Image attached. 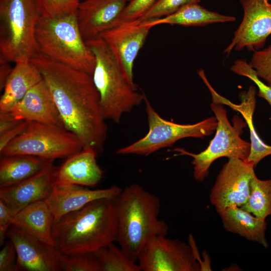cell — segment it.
I'll use <instances>...</instances> for the list:
<instances>
[{
  "instance_id": "obj_1",
  "label": "cell",
  "mask_w": 271,
  "mask_h": 271,
  "mask_svg": "<svg viewBox=\"0 0 271 271\" xmlns=\"http://www.w3.org/2000/svg\"><path fill=\"white\" fill-rule=\"evenodd\" d=\"M30 62L40 71L65 128L78 138L82 149L102 152L107 126L92 75L39 52Z\"/></svg>"
},
{
  "instance_id": "obj_2",
  "label": "cell",
  "mask_w": 271,
  "mask_h": 271,
  "mask_svg": "<svg viewBox=\"0 0 271 271\" xmlns=\"http://www.w3.org/2000/svg\"><path fill=\"white\" fill-rule=\"evenodd\" d=\"M116 198L95 200L55 221L52 237L56 249L67 255L93 252L116 242Z\"/></svg>"
},
{
  "instance_id": "obj_3",
  "label": "cell",
  "mask_w": 271,
  "mask_h": 271,
  "mask_svg": "<svg viewBox=\"0 0 271 271\" xmlns=\"http://www.w3.org/2000/svg\"><path fill=\"white\" fill-rule=\"evenodd\" d=\"M115 206L116 242L126 254L136 262L150 239L168 234V224L159 218L160 199L134 183L122 190L116 198Z\"/></svg>"
},
{
  "instance_id": "obj_4",
  "label": "cell",
  "mask_w": 271,
  "mask_h": 271,
  "mask_svg": "<svg viewBox=\"0 0 271 271\" xmlns=\"http://www.w3.org/2000/svg\"><path fill=\"white\" fill-rule=\"evenodd\" d=\"M86 43L95 59L92 77L99 94L103 115L105 119L118 123L123 114L144 101L145 94L140 93L136 84L128 79L102 38Z\"/></svg>"
},
{
  "instance_id": "obj_5",
  "label": "cell",
  "mask_w": 271,
  "mask_h": 271,
  "mask_svg": "<svg viewBox=\"0 0 271 271\" xmlns=\"http://www.w3.org/2000/svg\"><path fill=\"white\" fill-rule=\"evenodd\" d=\"M39 52L92 75L95 57L83 39L75 13L40 17L36 31Z\"/></svg>"
},
{
  "instance_id": "obj_6",
  "label": "cell",
  "mask_w": 271,
  "mask_h": 271,
  "mask_svg": "<svg viewBox=\"0 0 271 271\" xmlns=\"http://www.w3.org/2000/svg\"><path fill=\"white\" fill-rule=\"evenodd\" d=\"M40 16L34 0H0V61L30 62L39 52Z\"/></svg>"
},
{
  "instance_id": "obj_7",
  "label": "cell",
  "mask_w": 271,
  "mask_h": 271,
  "mask_svg": "<svg viewBox=\"0 0 271 271\" xmlns=\"http://www.w3.org/2000/svg\"><path fill=\"white\" fill-rule=\"evenodd\" d=\"M210 108L217 119V125L215 134L207 148L198 154L180 148L173 150L178 153L177 156L192 158L193 176L198 181H202L208 177L211 164L218 158L227 157L246 160L250 151V143L241 138L243 128L247 126L245 120L235 115L231 124L223 104L212 102Z\"/></svg>"
},
{
  "instance_id": "obj_8",
  "label": "cell",
  "mask_w": 271,
  "mask_h": 271,
  "mask_svg": "<svg viewBox=\"0 0 271 271\" xmlns=\"http://www.w3.org/2000/svg\"><path fill=\"white\" fill-rule=\"evenodd\" d=\"M82 150L78 138L65 128L29 122L26 129L0 152L2 156L28 155L53 161Z\"/></svg>"
},
{
  "instance_id": "obj_9",
  "label": "cell",
  "mask_w": 271,
  "mask_h": 271,
  "mask_svg": "<svg viewBox=\"0 0 271 271\" xmlns=\"http://www.w3.org/2000/svg\"><path fill=\"white\" fill-rule=\"evenodd\" d=\"M146 111L149 125L148 132L142 139L116 152L118 155L148 156L163 148L172 146L186 138H202L215 131L217 121L211 116L194 124H179L162 118L145 95Z\"/></svg>"
},
{
  "instance_id": "obj_10",
  "label": "cell",
  "mask_w": 271,
  "mask_h": 271,
  "mask_svg": "<svg viewBox=\"0 0 271 271\" xmlns=\"http://www.w3.org/2000/svg\"><path fill=\"white\" fill-rule=\"evenodd\" d=\"M137 260L143 271H199L197 261L190 244L157 236L150 239L140 252Z\"/></svg>"
},
{
  "instance_id": "obj_11",
  "label": "cell",
  "mask_w": 271,
  "mask_h": 271,
  "mask_svg": "<svg viewBox=\"0 0 271 271\" xmlns=\"http://www.w3.org/2000/svg\"><path fill=\"white\" fill-rule=\"evenodd\" d=\"M251 162L238 158L228 159L223 166L210 194L217 212L228 207H241L250 194V184L255 175Z\"/></svg>"
},
{
  "instance_id": "obj_12",
  "label": "cell",
  "mask_w": 271,
  "mask_h": 271,
  "mask_svg": "<svg viewBox=\"0 0 271 271\" xmlns=\"http://www.w3.org/2000/svg\"><path fill=\"white\" fill-rule=\"evenodd\" d=\"M243 11L241 22L223 52L246 48L253 52L262 49L271 35V3L268 0H240Z\"/></svg>"
},
{
  "instance_id": "obj_13",
  "label": "cell",
  "mask_w": 271,
  "mask_h": 271,
  "mask_svg": "<svg viewBox=\"0 0 271 271\" xmlns=\"http://www.w3.org/2000/svg\"><path fill=\"white\" fill-rule=\"evenodd\" d=\"M7 238L13 243L17 253L16 271H60L61 253L24 229L12 225Z\"/></svg>"
},
{
  "instance_id": "obj_14",
  "label": "cell",
  "mask_w": 271,
  "mask_h": 271,
  "mask_svg": "<svg viewBox=\"0 0 271 271\" xmlns=\"http://www.w3.org/2000/svg\"><path fill=\"white\" fill-rule=\"evenodd\" d=\"M127 0H83L76 11L77 22L85 41L96 39L122 22Z\"/></svg>"
},
{
  "instance_id": "obj_15",
  "label": "cell",
  "mask_w": 271,
  "mask_h": 271,
  "mask_svg": "<svg viewBox=\"0 0 271 271\" xmlns=\"http://www.w3.org/2000/svg\"><path fill=\"white\" fill-rule=\"evenodd\" d=\"M151 29L138 20L123 21L100 36L110 47L132 83L134 62Z\"/></svg>"
},
{
  "instance_id": "obj_16",
  "label": "cell",
  "mask_w": 271,
  "mask_h": 271,
  "mask_svg": "<svg viewBox=\"0 0 271 271\" xmlns=\"http://www.w3.org/2000/svg\"><path fill=\"white\" fill-rule=\"evenodd\" d=\"M122 190L115 185L94 190L74 184L54 183L45 201L52 212L55 222L64 215L79 210L95 200L116 198Z\"/></svg>"
},
{
  "instance_id": "obj_17",
  "label": "cell",
  "mask_w": 271,
  "mask_h": 271,
  "mask_svg": "<svg viewBox=\"0 0 271 271\" xmlns=\"http://www.w3.org/2000/svg\"><path fill=\"white\" fill-rule=\"evenodd\" d=\"M57 168L50 162L41 171L12 186L0 189V200L16 215L33 203L45 200L54 184Z\"/></svg>"
},
{
  "instance_id": "obj_18",
  "label": "cell",
  "mask_w": 271,
  "mask_h": 271,
  "mask_svg": "<svg viewBox=\"0 0 271 271\" xmlns=\"http://www.w3.org/2000/svg\"><path fill=\"white\" fill-rule=\"evenodd\" d=\"M10 112L20 120L65 128L52 95L43 79L33 87Z\"/></svg>"
},
{
  "instance_id": "obj_19",
  "label": "cell",
  "mask_w": 271,
  "mask_h": 271,
  "mask_svg": "<svg viewBox=\"0 0 271 271\" xmlns=\"http://www.w3.org/2000/svg\"><path fill=\"white\" fill-rule=\"evenodd\" d=\"M97 154L93 149H83L67 158L57 168L54 183L95 187L102 179L103 173L97 163Z\"/></svg>"
},
{
  "instance_id": "obj_20",
  "label": "cell",
  "mask_w": 271,
  "mask_h": 271,
  "mask_svg": "<svg viewBox=\"0 0 271 271\" xmlns=\"http://www.w3.org/2000/svg\"><path fill=\"white\" fill-rule=\"evenodd\" d=\"M211 95L212 102H215L229 106L238 111L245 120L250 133V151L247 161L252 163L255 167L264 158L271 155V146L264 143L259 137L253 123V114L256 106V88L250 86L247 92L241 96L239 104L232 103L228 99L218 94L212 87L205 75L201 77Z\"/></svg>"
},
{
  "instance_id": "obj_21",
  "label": "cell",
  "mask_w": 271,
  "mask_h": 271,
  "mask_svg": "<svg viewBox=\"0 0 271 271\" xmlns=\"http://www.w3.org/2000/svg\"><path fill=\"white\" fill-rule=\"evenodd\" d=\"M0 99V112H10L35 85L43 80L38 68L32 62L15 63Z\"/></svg>"
},
{
  "instance_id": "obj_22",
  "label": "cell",
  "mask_w": 271,
  "mask_h": 271,
  "mask_svg": "<svg viewBox=\"0 0 271 271\" xmlns=\"http://www.w3.org/2000/svg\"><path fill=\"white\" fill-rule=\"evenodd\" d=\"M54 217L45 200L26 206L15 215L13 224L20 227L41 241L54 246L52 237Z\"/></svg>"
},
{
  "instance_id": "obj_23",
  "label": "cell",
  "mask_w": 271,
  "mask_h": 271,
  "mask_svg": "<svg viewBox=\"0 0 271 271\" xmlns=\"http://www.w3.org/2000/svg\"><path fill=\"white\" fill-rule=\"evenodd\" d=\"M217 212L227 231L258 242L264 247L268 246L265 219L257 218L238 206L228 207Z\"/></svg>"
},
{
  "instance_id": "obj_24",
  "label": "cell",
  "mask_w": 271,
  "mask_h": 271,
  "mask_svg": "<svg viewBox=\"0 0 271 271\" xmlns=\"http://www.w3.org/2000/svg\"><path fill=\"white\" fill-rule=\"evenodd\" d=\"M235 19L234 17L211 11L199 4H194L170 15L141 23L151 28L162 24L200 27L213 23L233 22Z\"/></svg>"
},
{
  "instance_id": "obj_25",
  "label": "cell",
  "mask_w": 271,
  "mask_h": 271,
  "mask_svg": "<svg viewBox=\"0 0 271 271\" xmlns=\"http://www.w3.org/2000/svg\"><path fill=\"white\" fill-rule=\"evenodd\" d=\"M51 161L28 155H1L0 189L31 177L41 171Z\"/></svg>"
},
{
  "instance_id": "obj_26",
  "label": "cell",
  "mask_w": 271,
  "mask_h": 271,
  "mask_svg": "<svg viewBox=\"0 0 271 271\" xmlns=\"http://www.w3.org/2000/svg\"><path fill=\"white\" fill-rule=\"evenodd\" d=\"M240 207L261 219L271 215V179L261 180L255 175L250 182L249 197Z\"/></svg>"
},
{
  "instance_id": "obj_27",
  "label": "cell",
  "mask_w": 271,
  "mask_h": 271,
  "mask_svg": "<svg viewBox=\"0 0 271 271\" xmlns=\"http://www.w3.org/2000/svg\"><path fill=\"white\" fill-rule=\"evenodd\" d=\"M114 243L93 252L100 271H141L139 264Z\"/></svg>"
},
{
  "instance_id": "obj_28",
  "label": "cell",
  "mask_w": 271,
  "mask_h": 271,
  "mask_svg": "<svg viewBox=\"0 0 271 271\" xmlns=\"http://www.w3.org/2000/svg\"><path fill=\"white\" fill-rule=\"evenodd\" d=\"M60 266L62 271H100L93 252L70 255L61 253Z\"/></svg>"
},
{
  "instance_id": "obj_29",
  "label": "cell",
  "mask_w": 271,
  "mask_h": 271,
  "mask_svg": "<svg viewBox=\"0 0 271 271\" xmlns=\"http://www.w3.org/2000/svg\"><path fill=\"white\" fill-rule=\"evenodd\" d=\"M201 0H158L139 19L141 22L161 18L172 14L188 5L199 4Z\"/></svg>"
},
{
  "instance_id": "obj_30",
  "label": "cell",
  "mask_w": 271,
  "mask_h": 271,
  "mask_svg": "<svg viewBox=\"0 0 271 271\" xmlns=\"http://www.w3.org/2000/svg\"><path fill=\"white\" fill-rule=\"evenodd\" d=\"M41 17H55L75 13L78 0H34Z\"/></svg>"
},
{
  "instance_id": "obj_31",
  "label": "cell",
  "mask_w": 271,
  "mask_h": 271,
  "mask_svg": "<svg viewBox=\"0 0 271 271\" xmlns=\"http://www.w3.org/2000/svg\"><path fill=\"white\" fill-rule=\"evenodd\" d=\"M230 70L238 75L245 76L252 81L258 88L256 94L264 99L271 106V87L258 78L254 69L245 60H236L231 66Z\"/></svg>"
},
{
  "instance_id": "obj_32",
  "label": "cell",
  "mask_w": 271,
  "mask_h": 271,
  "mask_svg": "<svg viewBox=\"0 0 271 271\" xmlns=\"http://www.w3.org/2000/svg\"><path fill=\"white\" fill-rule=\"evenodd\" d=\"M249 64L258 78L271 87V44L253 52Z\"/></svg>"
},
{
  "instance_id": "obj_33",
  "label": "cell",
  "mask_w": 271,
  "mask_h": 271,
  "mask_svg": "<svg viewBox=\"0 0 271 271\" xmlns=\"http://www.w3.org/2000/svg\"><path fill=\"white\" fill-rule=\"evenodd\" d=\"M158 0H131L128 2L122 14L123 21L135 20L141 18Z\"/></svg>"
},
{
  "instance_id": "obj_34",
  "label": "cell",
  "mask_w": 271,
  "mask_h": 271,
  "mask_svg": "<svg viewBox=\"0 0 271 271\" xmlns=\"http://www.w3.org/2000/svg\"><path fill=\"white\" fill-rule=\"evenodd\" d=\"M17 253L10 240L6 241L0 251V271H16Z\"/></svg>"
},
{
  "instance_id": "obj_35",
  "label": "cell",
  "mask_w": 271,
  "mask_h": 271,
  "mask_svg": "<svg viewBox=\"0 0 271 271\" xmlns=\"http://www.w3.org/2000/svg\"><path fill=\"white\" fill-rule=\"evenodd\" d=\"M15 214L12 210L0 200V246L6 242L7 232L13 225Z\"/></svg>"
},
{
  "instance_id": "obj_36",
  "label": "cell",
  "mask_w": 271,
  "mask_h": 271,
  "mask_svg": "<svg viewBox=\"0 0 271 271\" xmlns=\"http://www.w3.org/2000/svg\"><path fill=\"white\" fill-rule=\"evenodd\" d=\"M28 122L27 121L22 120L14 127L0 135V152L26 129Z\"/></svg>"
},
{
  "instance_id": "obj_37",
  "label": "cell",
  "mask_w": 271,
  "mask_h": 271,
  "mask_svg": "<svg viewBox=\"0 0 271 271\" xmlns=\"http://www.w3.org/2000/svg\"><path fill=\"white\" fill-rule=\"evenodd\" d=\"M22 121L16 118L10 112H0V135L14 127Z\"/></svg>"
},
{
  "instance_id": "obj_38",
  "label": "cell",
  "mask_w": 271,
  "mask_h": 271,
  "mask_svg": "<svg viewBox=\"0 0 271 271\" xmlns=\"http://www.w3.org/2000/svg\"><path fill=\"white\" fill-rule=\"evenodd\" d=\"M9 62L0 61V89L3 90L6 83L11 74L13 68L9 65Z\"/></svg>"
},
{
  "instance_id": "obj_39",
  "label": "cell",
  "mask_w": 271,
  "mask_h": 271,
  "mask_svg": "<svg viewBox=\"0 0 271 271\" xmlns=\"http://www.w3.org/2000/svg\"><path fill=\"white\" fill-rule=\"evenodd\" d=\"M127 1L128 2L130 1L131 0H127Z\"/></svg>"
},
{
  "instance_id": "obj_40",
  "label": "cell",
  "mask_w": 271,
  "mask_h": 271,
  "mask_svg": "<svg viewBox=\"0 0 271 271\" xmlns=\"http://www.w3.org/2000/svg\"><path fill=\"white\" fill-rule=\"evenodd\" d=\"M78 1H80V0H78Z\"/></svg>"
}]
</instances>
